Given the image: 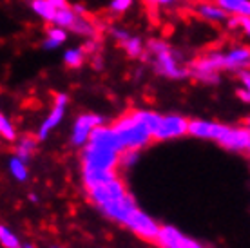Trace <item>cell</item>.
Returning <instances> with one entry per match:
<instances>
[{"instance_id": "1", "label": "cell", "mask_w": 250, "mask_h": 248, "mask_svg": "<svg viewBox=\"0 0 250 248\" xmlns=\"http://www.w3.org/2000/svg\"><path fill=\"white\" fill-rule=\"evenodd\" d=\"M124 147L120 143L113 125H98L93 130L89 142L83 145L82 152V170H83V183L85 188L96 186L100 183L116 178V167L122 162Z\"/></svg>"}, {"instance_id": "20", "label": "cell", "mask_w": 250, "mask_h": 248, "mask_svg": "<svg viewBox=\"0 0 250 248\" xmlns=\"http://www.w3.org/2000/svg\"><path fill=\"white\" fill-rule=\"evenodd\" d=\"M35 147H37V142H35V140H31V138H24V140L19 142V145H17V156L27 162V160L31 158Z\"/></svg>"}, {"instance_id": "5", "label": "cell", "mask_w": 250, "mask_h": 248, "mask_svg": "<svg viewBox=\"0 0 250 248\" xmlns=\"http://www.w3.org/2000/svg\"><path fill=\"white\" fill-rule=\"evenodd\" d=\"M125 227L129 230H132L138 237H142L145 241H150V243H156L158 236H160V230L162 227L154 221V219H150L145 212H142L140 208L132 212L129 219H127V223Z\"/></svg>"}, {"instance_id": "25", "label": "cell", "mask_w": 250, "mask_h": 248, "mask_svg": "<svg viewBox=\"0 0 250 248\" xmlns=\"http://www.w3.org/2000/svg\"><path fill=\"white\" fill-rule=\"evenodd\" d=\"M241 83H243V87L238 91V96L243 102H249L250 103V73L249 71H243L241 73Z\"/></svg>"}, {"instance_id": "31", "label": "cell", "mask_w": 250, "mask_h": 248, "mask_svg": "<svg viewBox=\"0 0 250 248\" xmlns=\"http://www.w3.org/2000/svg\"><path fill=\"white\" fill-rule=\"evenodd\" d=\"M247 127H249V129H250V118L247 120Z\"/></svg>"}, {"instance_id": "23", "label": "cell", "mask_w": 250, "mask_h": 248, "mask_svg": "<svg viewBox=\"0 0 250 248\" xmlns=\"http://www.w3.org/2000/svg\"><path fill=\"white\" fill-rule=\"evenodd\" d=\"M0 132H2V136H4V140H7V142H15V138H17V132H15V127H13V124L7 120V116H0Z\"/></svg>"}, {"instance_id": "26", "label": "cell", "mask_w": 250, "mask_h": 248, "mask_svg": "<svg viewBox=\"0 0 250 248\" xmlns=\"http://www.w3.org/2000/svg\"><path fill=\"white\" fill-rule=\"evenodd\" d=\"M131 6H132V0H113L111 2V11L125 13Z\"/></svg>"}, {"instance_id": "21", "label": "cell", "mask_w": 250, "mask_h": 248, "mask_svg": "<svg viewBox=\"0 0 250 248\" xmlns=\"http://www.w3.org/2000/svg\"><path fill=\"white\" fill-rule=\"evenodd\" d=\"M122 45H124L125 53H127L129 56H140L142 55V51H144V43H142V40L136 37H129Z\"/></svg>"}, {"instance_id": "6", "label": "cell", "mask_w": 250, "mask_h": 248, "mask_svg": "<svg viewBox=\"0 0 250 248\" xmlns=\"http://www.w3.org/2000/svg\"><path fill=\"white\" fill-rule=\"evenodd\" d=\"M188 120L178 114H169L162 116L158 122V127L154 130V140L156 142H165V140H174L183 134H188Z\"/></svg>"}, {"instance_id": "17", "label": "cell", "mask_w": 250, "mask_h": 248, "mask_svg": "<svg viewBox=\"0 0 250 248\" xmlns=\"http://www.w3.org/2000/svg\"><path fill=\"white\" fill-rule=\"evenodd\" d=\"M76 17H78V13L75 9H71V7H63V9H58L57 11V17H55V25H60L63 29H71L73 24H75Z\"/></svg>"}, {"instance_id": "19", "label": "cell", "mask_w": 250, "mask_h": 248, "mask_svg": "<svg viewBox=\"0 0 250 248\" xmlns=\"http://www.w3.org/2000/svg\"><path fill=\"white\" fill-rule=\"evenodd\" d=\"M9 172L15 180L19 181H25L27 180V167H25V160L19 158V156H15L9 160Z\"/></svg>"}, {"instance_id": "32", "label": "cell", "mask_w": 250, "mask_h": 248, "mask_svg": "<svg viewBox=\"0 0 250 248\" xmlns=\"http://www.w3.org/2000/svg\"><path fill=\"white\" fill-rule=\"evenodd\" d=\"M53 248H58V247H53Z\"/></svg>"}, {"instance_id": "15", "label": "cell", "mask_w": 250, "mask_h": 248, "mask_svg": "<svg viewBox=\"0 0 250 248\" xmlns=\"http://www.w3.org/2000/svg\"><path fill=\"white\" fill-rule=\"evenodd\" d=\"M71 31H75L76 35H82V37H96V25H94L85 15H80V13H78V17H76L75 24L71 27Z\"/></svg>"}, {"instance_id": "24", "label": "cell", "mask_w": 250, "mask_h": 248, "mask_svg": "<svg viewBox=\"0 0 250 248\" xmlns=\"http://www.w3.org/2000/svg\"><path fill=\"white\" fill-rule=\"evenodd\" d=\"M229 25H230V29L239 27L247 37H250V17H232L229 20Z\"/></svg>"}, {"instance_id": "27", "label": "cell", "mask_w": 250, "mask_h": 248, "mask_svg": "<svg viewBox=\"0 0 250 248\" xmlns=\"http://www.w3.org/2000/svg\"><path fill=\"white\" fill-rule=\"evenodd\" d=\"M113 37H114V40H118L120 43H124L127 38H129V35L124 31V29H113Z\"/></svg>"}, {"instance_id": "7", "label": "cell", "mask_w": 250, "mask_h": 248, "mask_svg": "<svg viewBox=\"0 0 250 248\" xmlns=\"http://www.w3.org/2000/svg\"><path fill=\"white\" fill-rule=\"evenodd\" d=\"M229 125L218 124V122H207V120H192L188 124V134L194 138H201V140H214V142H221L225 136Z\"/></svg>"}, {"instance_id": "22", "label": "cell", "mask_w": 250, "mask_h": 248, "mask_svg": "<svg viewBox=\"0 0 250 248\" xmlns=\"http://www.w3.org/2000/svg\"><path fill=\"white\" fill-rule=\"evenodd\" d=\"M0 241H2V247L4 248H20L17 236L7 227H0Z\"/></svg>"}, {"instance_id": "11", "label": "cell", "mask_w": 250, "mask_h": 248, "mask_svg": "<svg viewBox=\"0 0 250 248\" xmlns=\"http://www.w3.org/2000/svg\"><path fill=\"white\" fill-rule=\"evenodd\" d=\"M194 9H196V15L207 22H225L229 17V13L218 2H198Z\"/></svg>"}, {"instance_id": "2", "label": "cell", "mask_w": 250, "mask_h": 248, "mask_svg": "<svg viewBox=\"0 0 250 248\" xmlns=\"http://www.w3.org/2000/svg\"><path fill=\"white\" fill-rule=\"evenodd\" d=\"M162 114L152 111H129L113 124L124 152H138L154 140V130Z\"/></svg>"}, {"instance_id": "8", "label": "cell", "mask_w": 250, "mask_h": 248, "mask_svg": "<svg viewBox=\"0 0 250 248\" xmlns=\"http://www.w3.org/2000/svg\"><path fill=\"white\" fill-rule=\"evenodd\" d=\"M156 245L160 248H203L200 243L187 237L174 227H162Z\"/></svg>"}, {"instance_id": "14", "label": "cell", "mask_w": 250, "mask_h": 248, "mask_svg": "<svg viewBox=\"0 0 250 248\" xmlns=\"http://www.w3.org/2000/svg\"><path fill=\"white\" fill-rule=\"evenodd\" d=\"M31 7H33V11L37 13L42 20H45V22H51V24L55 22V17H57L58 9L51 4L49 0H33Z\"/></svg>"}, {"instance_id": "30", "label": "cell", "mask_w": 250, "mask_h": 248, "mask_svg": "<svg viewBox=\"0 0 250 248\" xmlns=\"http://www.w3.org/2000/svg\"><path fill=\"white\" fill-rule=\"evenodd\" d=\"M24 248H35V247H33V245H25Z\"/></svg>"}, {"instance_id": "13", "label": "cell", "mask_w": 250, "mask_h": 248, "mask_svg": "<svg viewBox=\"0 0 250 248\" xmlns=\"http://www.w3.org/2000/svg\"><path fill=\"white\" fill-rule=\"evenodd\" d=\"M230 17H250V0H216Z\"/></svg>"}, {"instance_id": "28", "label": "cell", "mask_w": 250, "mask_h": 248, "mask_svg": "<svg viewBox=\"0 0 250 248\" xmlns=\"http://www.w3.org/2000/svg\"><path fill=\"white\" fill-rule=\"evenodd\" d=\"M147 4L150 6H170V4H174L176 0H145Z\"/></svg>"}, {"instance_id": "4", "label": "cell", "mask_w": 250, "mask_h": 248, "mask_svg": "<svg viewBox=\"0 0 250 248\" xmlns=\"http://www.w3.org/2000/svg\"><path fill=\"white\" fill-rule=\"evenodd\" d=\"M227 69V55L225 53H208L194 60L190 65V75L205 83L218 82V73Z\"/></svg>"}, {"instance_id": "16", "label": "cell", "mask_w": 250, "mask_h": 248, "mask_svg": "<svg viewBox=\"0 0 250 248\" xmlns=\"http://www.w3.org/2000/svg\"><path fill=\"white\" fill-rule=\"evenodd\" d=\"M65 38H67V33L63 27L60 25H53L47 29V37H45V42H44V47L45 49H53V47H58V45H62L65 42Z\"/></svg>"}, {"instance_id": "12", "label": "cell", "mask_w": 250, "mask_h": 248, "mask_svg": "<svg viewBox=\"0 0 250 248\" xmlns=\"http://www.w3.org/2000/svg\"><path fill=\"white\" fill-rule=\"evenodd\" d=\"M225 55H227V69L243 71L250 63V49H247V47H236V49H230Z\"/></svg>"}, {"instance_id": "18", "label": "cell", "mask_w": 250, "mask_h": 248, "mask_svg": "<svg viewBox=\"0 0 250 248\" xmlns=\"http://www.w3.org/2000/svg\"><path fill=\"white\" fill-rule=\"evenodd\" d=\"M85 60V49H78V47H73V49H67L63 53V62L67 67H80Z\"/></svg>"}, {"instance_id": "29", "label": "cell", "mask_w": 250, "mask_h": 248, "mask_svg": "<svg viewBox=\"0 0 250 248\" xmlns=\"http://www.w3.org/2000/svg\"><path fill=\"white\" fill-rule=\"evenodd\" d=\"M49 2L57 7V9H63V7H67V0H49Z\"/></svg>"}, {"instance_id": "9", "label": "cell", "mask_w": 250, "mask_h": 248, "mask_svg": "<svg viewBox=\"0 0 250 248\" xmlns=\"http://www.w3.org/2000/svg\"><path fill=\"white\" fill-rule=\"evenodd\" d=\"M98 125H102V118L96 116V114H82V116H78V120L73 125V134H71L73 143L76 147H83Z\"/></svg>"}, {"instance_id": "10", "label": "cell", "mask_w": 250, "mask_h": 248, "mask_svg": "<svg viewBox=\"0 0 250 248\" xmlns=\"http://www.w3.org/2000/svg\"><path fill=\"white\" fill-rule=\"evenodd\" d=\"M65 107H67V96H65V94H57L55 103H53V109L49 111L47 118L44 120L42 127L38 129V140H45L51 130L62 122L63 114H65Z\"/></svg>"}, {"instance_id": "33", "label": "cell", "mask_w": 250, "mask_h": 248, "mask_svg": "<svg viewBox=\"0 0 250 248\" xmlns=\"http://www.w3.org/2000/svg\"><path fill=\"white\" fill-rule=\"evenodd\" d=\"M249 152H250V147H249Z\"/></svg>"}, {"instance_id": "3", "label": "cell", "mask_w": 250, "mask_h": 248, "mask_svg": "<svg viewBox=\"0 0 250 248\" xmlns=\"http://www.w3.org/2000/svg\"><path fill=\"white\" fill-rule=\"evenodd\" d=\"M149 53L154 55V60H156V69L158 73L167 78H183L187 76V69L182 67L180 62H178V56L176 53L169 47V43L160 42V40H152L149 42Z\"/></svg>"}]
</instances>
